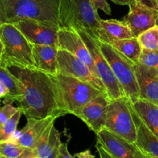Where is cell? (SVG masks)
Instances as JSON below:
<instances>
[{"label":"cell","mask_w":158,"mask_h":158,"mask_svg":"<svg viewBox=\"0 0 158 158\" xmlns=\"http://www.w3.org/2000/svg\"><path fill=\"white\" fill-rule=\"evenodd\" d=\"M110 101L107 94L103 93L86 103L74 116L83 120L89 130L97 134L104 128Z\"/></svg>","instance_id":"cell-13"},{"label":"cell","mask_w":158,"mask_h":158,"mask_svg":"<svg viewBox=\"0 0 158 158\" xmlns=\"http://www.w3.org/2000/svg\"><path fill=\"white\" fill-rule=\"evenodd\" d=\"M0 83L8 89L9 95L5 100L7 102L19 103L23 96V85L9 68L0 65Z\"/></svg>","instance_id":"cell-22"},{"label":"cell","mask_w":158,"mask_h":158,"mask_svg":"<svg viewBox=\"0 0 158 158\" xmlns=\"http://www.w3.org/2000/svg\"><path fill=\"white\" fill-rule=\"evenodd\" d=\"M99 47L109 63L127 98L134 103L140 98L134 65L135 63L114 49L112 46L99 40Z\"/></svg>","instance_id":"cell-6"},{"label":"cell","mask_w":158,"mask_h":158,"mask_svg":"<svg viewBox=\"0 0 158 158\" xmlns=\"http://www.w3.org/2000/svg\"><path fill=\"white\" fill-rule=\"evenodd\" d=\"M157 23H158V20H157Z\"/></svg>","instance_id":"cell-43"},{"label":"cell","mask_w":158,"mask_h":158,"mask_svg":"<svg viewBox=\"0 0 158 158\" xmlns=\"http://www.w3.org/2000/svg\"><path fill=\"white\" fill-rule=\"evenodd\" d=\"M23 85V96L19 103L27 119H44L66 114L56 84L51 76L36 69L9 66Z\"/></svg>","instance_id":"cell-1"},{"label":"cell","mask_w":158,"mask_h":158,"mask_svg":"<svg viewBox=\"0 0 158 158\" xmlns=\"http://www.w3.org/2000/svg\"><path fill=\"white\" fill-rule=\"evenodd\" d=\"M129 12L122 21L130 28L133 36L137 38L144 31L157 25L158 10L150 9L134 1L129 6Z\"/></svg>","instance_id":"cell-14"},{"label":"cell","mask_w":158,"mask_h":158,"mask_svg":"<svg viewBox=\"0 0 158 158\" xmlns=\"http://www.w3.org/2000/svg\"><path fill=\"white\" fill-rule=\"evenodd\" d=\"M100 21L91 0H60V28L83 29L99 40Z\"/></svg>","instance_id":"cell-3"},{"label":"cell","mask_w":158,"mask_h":158,"mask_svg":"<svg viewBox=\"0 0 158 158\" xmlns=\"http://www.w3.org/2000/svg\"><path fill=\"white\" fill-rule=\"evenodd\" d=\"M114 3L118 5H122V6H129L135 0H112Z\"/></svg>","instance_id":"cell-36"},{"label":"cell","mask_w":158,"mask_h":158,"mask_svg":"<svg viewBox=\"0 0 158 158\" xmlns=\"http://www.w3.org/2000/svg\"><path fill=\"white\" fill-rule=\"evenodd\" d=\"M75 157L76 158H96L95 156L93 155V154H91L89 150H86V151H82V152L75 154Z\"/></svg>","instance_id":"cell-33"},{"label":"cell","mask_w":158,"mask_h":158,"mask_svg":"<svg viewBox=\"0 0 158 158\" xmlns=\"http://www.w3.org/2000/svg\"><path fill=\"white\" fill-rule=\"evenodd\" d=\"M57 118L56 116H52L44 119H27L26 126L15 131L9 141L34 150L45 131Z\"/></svg>","instance_id":"cell-15"},{"label":"cell","mask_w":158,"mask_h":158,"mask_svg":"<svg viewBox=\"0 0 158 158\" xmlns=\"http://www.w3.org/2000/svg\"><path fill=\"white\" fill-rule=\"evenodd\" d=\"M0 37L4 46L1 65L35 69L32 45L14 24L5 23L0 27Z\"/></svg>","instance_id":"cell-4"},{"label":"cell","mask_w":158,"mask_h":158,"mask_svg":"<svg viewBox=\"0 0 158 158\" xmlns=\"http://www.w3.org/2000/svg\"><path fill=\"white\" fill-rule=\"evenodd\" d=\"M0 154L7 158H35V151L9 141L0 142Z\"/></svg>","instance_id":"cell-24"},{"label":"cell","mask_w":158,"mask_h":158,"mask_svg":"<svg viewBox=\"0 0 158 158\" xmlns=\"http://www.w3.org/2000/svg\"><path fill=\"white\" fill-rule=\"evenodd\" d=\"M35 158H40V157H35Z\"/></svg>","instance_id":"cell-40"},{"label":"cell","mask_w":158,"mask_h":158,"mask_svg":"<svg viewBox=\"0 0 158 158\" xmlns=\"http://www.w3.org/2000/svg\"><path fill=\"white\" fill-rule=\"evenodd\" d=\"M28 41L33 45L53 46L58 48V31L60 27L48 26L31 19L14 23Z\"/></svg>","instance_id":"cell-11"},{"label":"cell","mask_w":158,"mask_h":158,"mask_svg":"<svg viewBox=\"0 0 158 158\" xmlns=\"http://www.w3.org/2000/svg\"><path fill=\"white\" fill-rule=\"evenodd\" d=\"M0 128H1V126H0Z\"/></svg>","instance_id":"cell-42"},{"label":"cell","mask_w":158,"mask_h":158,"mask_svg":"<svg viewBox=\"0 0 158 158\" xmlns=\"http://www.w3.org/2000/svg\"><path fill=\"white\" fill-rule=\"evenodd\" d=\"M104 127L130 143H135L137 127L126 97L110 101Z\"/></svg>","instance_id":"cell-7"},{"label":"cell","mask_w":158,"mask_h":158,"mask_svg":"<svg viewBox=\"0 0 158 158\" xmlns=\"http://www.w3.org/2000/svg\"><path fill=\"white\" fill-rule=\"evenodd\" d=\"M151 158H156V157H151Z\"/></svg>","instance_id":"cell-41"},{"label":"cell","mask_w":158,"mask_h":158,"mask_svg":"<svg viewBox=\"0 0 158 158\" xmlns=\"http://www.w3.org/2000/svg\"><path fill=\"white\" fill-rule=\"evenodd\" d=\"M6 23L31 19L60 27V0H1Z\"/></svg>","instance_id":"cell-2"},{"label":"cell","mask_w":158,"mask_h":158,"mask_svg":"<svg viewBox=\"0 0 158 158\" xmlns=\"http://www.w3.org/2000/svg\"><path fill=\"white\" fill-rule=\"evenodd\" d=\"M51 77L58 88L66 114L74 115L93 99L106 93L90 83L67 76L58 73Z\"/></svg>","instance_id":"cell-5"},{"label":"cell","mask_w":158,"mask_h":158,"mask_svg":"<svg viewBox=\"0 0 158 158\" xmlns=\"http://www.w3.org/2000/svg\"><path fill=\"white\" fill-rule=\"evenodd\" d=\"M9 95V91L8 89L0 83V98L6 99Z\"/></svg>","instance_id":"cell-34"},{"label":"cell","mask_w":158,"mask_h":158,"mask_svg":"<svg viewBox=\"0 0 158 158\" xmlns=\"http://www.w3.org/2000/svg\"><path fill=\"white\" fill-rule=\"evenodd\" d=\"M136 1L146 7L158 10V4L156 0H136Z\"/></svg>","instance_id":"cell-31"},{"label":"cell","mask_w":158,"mask_h":158,"mask_svg":"<svg viewBox=\"0 0 158 158\" xmlns=\"http://www.w3.org/2000/svg\"><path fill=\"white\" fill-rule=\"evenodd\" d=\"M110 45L134 63H138L142 47L137 38L132 37L126 40H117L113 42Z\"/></svg>","instance_id":"cell-23"},{"label":"cell","mask_w":158,"mask_h":158,"mask_svg":"<svg viewBox=\"0 0 158 158\" xmlns=\"http://www.w3.org/2000/svg\"><path fill=\"white\" fill-rule=\"evenodd\" d=\"M137 40L142 49L158 50V25L140 34Z\"/></svg>","instance_id":"cell-25"},{"label":"cell","mask_w":158,"mask_h":158,"mask_svg":"<svg viewBox=\"0 0 158 158\" xmlns=\"http://www.w3.org/2000/svg\"><path fill=\"white\" fill-rule=\"evenodd\" d=\"M3 53H4V46H3V43L2 41L1 37H0V65H1L2 61Z\"/></svg>","instance_id":"cell-37"},{"label":"cell","mask_w":158,"mask_h":158,"mask_svg":"<svg viewBox=\"0 0 158 158\" xmlns=\"http://www.w3.org/2000/svg\"><path fill=\"white\" fill-rule=\"evenodd\" d=\"M58 73L86 82L100 90L106 92L104 86L90 68L66 50H58Z\"/></svg>","instance_id":"cell-9"},{"label":"cell","mask_w":158,"mask_h":158,"mask_svg":"<svg viewBox=\"0 0 158 158\" xmlns=\"http://www.w3.org/2000/svg\"><path fill=\"white\" fill-rule=\"evenodd\" d=\"M131 109L137 127V140L135 145L149 157L158 158V137L154 135L142 121L131 105Z\"/></svg>","instance_id":"cell-18"},{"label":"cell","mask_w":158,"mask_h":158,"mask_svg":"<svg viewBox=\"0 0 158 158\" xmlns=\"http://www.w3.org/2000/svg\"><path fill=\"white\" fill-rule=\"evenodd\" d=\"M157 25H158V23H157Z\"/></svg>","instance_id":"cell-44"},{"label":"cell","mask_w":158,"mask_h":158,"mask_svg":"<svg viewBox=\"0 0 158 158\" xmlns=\"http://www.w3.org/2000/svg\"><path fill=\"white\" fill-rule=\"evenodd\" d=\"M97 150L100 158H114L107 152V151H106V150L104 149V148H103V147L100 146L98 143H97Z\"/></svg>","instance_id":"cell-32"},{"label":"cell","mask_w":158,"mask_h":158,"mask_svg":"<svg viewBox=\"0 0 158 158\" xmlns=\"http://www.w3.org/2000/svg\"><path fill=\"white\" fill-rule=\"evenodd\" d=\"M140 98L158 106V69L148 67L140 63L134 65Z\"/></svg>","instance_id":"cell-16"},{"label":"cell","mask_w":158,"mask_h":158,"mask_svg":"<svg viewBox=\"0 0 158 158\" xmlns=\"http://www.w3.org/2000/svg\"><path fill=\"white\" fill-rule=\"evenodd\" d=\"M60 137L61 134L55 127V122H53L45 131L34 149L36 157H56L62 143Z\"/></svg>","instance_id":"cell-19"},{"label":"cell","mask_w":158,"mask_h":158,"mask_svg":"<svg viewBox=\"0 0 158 158\" xmlns=\"http://www.w3.org/2000/svg\"><path fill=\"white\" fill-rule=\"evenodd\" d=\"M130 101V100H129ZM131 103V106L142 121L145 123L150 131L158 137V106L148 101L138 99L134 103Z\"/></svg>","instance_id":"cell-21"},{"label":"cell","mask_w":158,"mask_h":158,"mask_svg":"<svg viewBox=\"0 0 158 158\" xmlns=\"http://www.w3.org/2000/svg\"><path fill=\"white\" fill-rule=\"evenodd\" d=\"M132 37H134L132 32L123 21L117 19H101L100 21V41L110 44L114 41Z\"/></svg>","instance_id":"cell-20"},{"label":"cell","mask_w":158,"mask_h":158,"mask_svg":"<svg viewBox=\"0 0 158 158\" xmlns=\"http://www.w3.org/2000/svg\"><path fill=\"white\" fill-rule=\"evenodd\" d=\"M138 63L148 67L158 69V50L142 49Z\"/></svg>","instance_id":"cell-27"},{"label":"cell","mask_w":158,"mask_h":158,"mask_svg":"<svg viewBox=\"0 0 158 158\" xmlns=\"http://www.w3.org/2000/svg\"><path fill=\"white\" fill-rule=\"evenodd\" d=\"M19 110V107H15L11 103H6L0 107V126L6 123Z\"/></svg>","instance_id":"cell-28"},{"label":"cell","mask_w":158,"mask_h":158,"mask_svg":"<svg viewBox=\"0 0 158 158\" xmlns=\"http://www.w3.org/2000/svg\"><path fill=\"white\" fill-rule=\"evenodd\" d=\"M58 50L53 46L33 45L32 55L35 69L49 76L58 74Z\"/></svg>","instance_id":"cell-17"},{"label":"cell","mask_w":158,"mask_h":158,"mask_svg":"<svg viewBox=\"0 0 158 158\" xmlns=\"http://www.w3.org/2000/svg\"><path fill=\"white\" fill-rule=\"evenodd\" d=\"M96 134L97 143L114 158H151L142 152L135 143H130L105 127Z\"/></svg>","instance_id":"cell-10"},{"label":"cell","mask_w":158,"mask_h":158,"mask_svg":"<svg viewBox=\"0 0 158 158\" xmlns=\"http://www.w3.org/2000/svg\"><path fill=\"white\" fill-rule=\"evenodd\" d=\"M0 158H7L6 157H5V156L2 155V154H0Z\"/></svg>","instance_id":"cell-38"},{"label":"cell","mask_w":158,"mask_h":158,"mask_svg":"<svg viewBox=\"0 0 158 158\" xmlns=\"http://www.w3.org/2000/svg\"><path fill=\"white\" fill-rule=\"evenodd\" d=\"M5 23H6V16H5L2 4V2H1V0H0V27H1L2 25Z\"/></svg>","instance_id":"cell-35"},{"label":"cell","mask_w":158,"mask_h":158,"mask_svg":"<svg viewBox=\"0 0 158 158\" xmlns=\"http://www.w3.org/2000/svg\"><path fill=\"white\" fill-rule=\"evenodd\" d=\"M89 49L95 65L97 74L104 86L110 100H114L125 97L124 92L118 80L114 76L109 63L106 60L99 47V40L91 36L83 29H76Z\"/></svg>","instance_id":"cell-8"},{"label":"cell","mask_w":158,"mask_h":158,"mask_svg":"<svg viewBox=\"0 0 158 158\" xmlns=\"http://www.w3.org/2000/svg\"><path fill=\"white\" fill-rule=\"evenodd\" d=\"M156 1H157V4H158V0H156Z\"/></svg>","instance_id":"cell-39"},{"label":"cell","mask_w":158,"mask_h":158,"mask_svg":"<svg viewBox=\"0 0 158 158\" xmlns=\"http://www.w3.org/2000/svg\"><path fill=\"white\" fill-rule=\"evenodd\" d=\"M23 112L19 107V110L13 116L0 128V142H5L9 140L14 133L17 131V126L19 122L20 117Z\"/></svg>","instance_id":"cell-26"},{"label":"cell","mask_w":158,"mask_h":158,"mask_svg":"<svg viewBox=\"0 0 158 158\" xmlns=\"http://www.w3.org/2000/svg\"><path fill=\"white\" fill-rule=\"evenodd\" d=\"M58 49L66 50L86 63L97 77L94 59L83 41L76 29L70 28H60L58 31Z\"/></svg>","instance_id":"cell-12"},{"label":"cell","mask_w":158,"mask_h":158,"mask_svg":"<svg viewBox=\"0 0 158 158\" xmlns=\"http://www.w3.org/2000/svg\"><path fill=\"white\" fill-rule=\"evenodd\" d=\"M56 158H74L68 151V147L66 143H61L58 154Z\"/></svg>","instance_id":"cell-30"},{"label":"cell","mask_w":158,"mask_h":158,"mask_svg":"<svg viewBox=\"0 0 158 158\" xmlns=\"http://www.w3.org/2000/svg\"><path fill=\"white\" fill-rule=\"evenodd\" d=\"M97 9H100L106 15H111L112 11L106 0H91Z\"/></svg>","instance_id":"cell-29"}]
</instances>
